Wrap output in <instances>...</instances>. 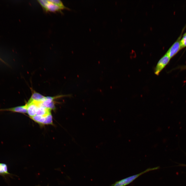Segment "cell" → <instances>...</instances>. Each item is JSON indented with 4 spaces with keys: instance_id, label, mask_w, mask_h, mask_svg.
Instances as JSON below:
<instances>
[{
    "instance_id": "3",
    "label": "cell",
    "mask_w": 186,
    "mask_h": 186,
    "mask_svg": "<svg viewBox=\"0 0 186 186\" xmlns=\"http://www.w3.org/2000/svg\"><path fill=\"white\" fill-rule=\"evenodd\" d=\"M171 58L166 53L159 60L154 69V73L158 75L169 63Z\"/></svg>"
},
{
    "instance_id": "5",
    "label": "cell",
    "mask_w": 186,
    "mask_h": 186,
    "mask_svg": "<svg viewBox=\"0 0 186 186\" xmlns=\"http://www.w3.org/2000/svg\"><path fill=\"white\" fill-rule=\"evenodd\" d=\"M40 102L28 101L27 105V113L30 118L35 115Z\"/></svg>"
},
{
    "instance_id": "14",
    "label": "cell",
    "mask_w": 186,
    "mask_h": 186,
    "mask_svg": "<svg viewBox=\"0 0 186 186\" xmlns=\"http://www.w3.org/2000/svg\"><path fill=\"white\" fill-rule=\"evenodd\" d=\"M178 68L180 69L181 70H184L186 69V66H182L179 67Z\"/></svg>"
},
{
    "instance_id": "10",
    "label": "cell",
    "mask_w": 186,
    "mask_h": 186,
    "mask_svg": "<svg viewBox=\"0 0 186 186\" xmlns=\"http://www.w3.org/2000/svg\"><path fill=\"white\" fill-rule=\"evenodd\" d=\"M47 116H43L35 115L30 118L35 122L40 124L43 125L45 121L46 117Z\"/></svg>"
},
{
    "instance_id": "2",
    "label": "cell",
    "mask_w": 186,
    "mask_h": 186,
    "mask_svg": "<svg viewBox=\"0 0 186 186\" xmlns=\"http://www.w3.org/2000/svg\"><path fill=\"white\" fill-rule=\"evenodd\" d=\"M159 166L153 168H149L138 174L131 176L119 181H117L111 186H125L132 182L133 181L142 175L150 171L159 169Z\"/></svg>"
},
{
    "instance_id": "12",
    "label": "cell",
    "mask_w": 186,
    "mask_h": 186,
    "mask_svg": "<svg viewBox=\"0 0 186 186\" xmlns=\"http://www.w3.org/2000/svg\"><path fill=\"white\" fill-rule=\"evenodd\" d=\"M52 116L51 113H50L46 117L45 121L43 125H52Z\"/></svg>"
},
{
    "instance_id": "9",
    "label": "cell",
    "mask_w": 186,
    "mask_h": 186,
    "mask_svg": "<svg viewBox=\"0 0 186 186\" xmlns=\"http://www.w3.org/2000/svg\"><path fill=\"white\" fill-rule=\"evenodd\" d=\"M32 91V95L29 101L42 102L44 100L45 96L33 90Z\"/></svg>"
},
{
    "instance_id": "15",
    "label": "cell",
    "mask_w": 186,
    "mask_h": 186,
    "mask_svg": "<svg viewBox=\"0 0 186 186\" xmlns=\"http://www.w3.org/2000/svg\"></svg>"
},
{
    "instance_id": "13",
    "label": "cell",
    "mask_w": 186,
    "mask_h": 186,
    "mask_svg": "<svg viewBox=\"0 0 186 186\" xmlns=\"http://www.w3.org/2000/svg\"><path fill=\"white\" fill-rule=\"evenodd\" d=\"M180 45L181 49L186 47V33L183 35L180 40Z\"/></svg>"
},
{
    "instance_id": "7",
    "label": "cell",
    "mask_w": 186,
    "mask_h": 186,
    "mask_svg": "<svg viewBox=\"0 0 186 186\" xmlns=\"http://www.w3.org/2000/svg\"><path fill=\"white\" fill-rule=\"evenodd\" d=\"M5 111L22 113H27V105L26 104L24 105L18 106L8 108L0 109V112Z\"/></svg>"
},
{
    "instance_id": "4",
    "label": "cell",
    "mask_w": 186,
    "mask_h": 186,
    "mask_svg": "<svg viewBox=\"0 0 186 186\" xmlns=\"http://www.w3.org/2000/svg\"><path fill=\"white\" fill-rule=\"evenodd\" d=\"M181 35L168 50L166 53L171 59L181 49L180 40Z\"/></svg>"
},
{
    "instance_id": "1",
    "label": "cell",
    "mask_w": 186,
    "mask_h": 186,
    "mask_svg": "<svg viewBox=\"0 0 186 186\" xmlns=\"http://www.w3.org/2000/svg\"><path fill=\"white\" fill-rule=\"evenodd\" d=\"M38 2L46 12H60L63 9L70 10V9L65 6L60 0H38Z\"/></svg>"
},
{
    "instance_id": "11",
    "label": "cell",
    "mask_w": 186,
    "mask_h": 186,
    "mask_svg": "<svg viewBox=\"0 0 186 186\" xmlns=\"http://www.w3.org/2000/svg\"><path fill=\"white\" fill-rule=\"evenodd\" d=\"M9 174L6 165L4 164L0 163V174L4 175Z\"/></svg>"
},
{
    "instance_id": "6",
    "label": "cell",
    "mask_w": 186,
    "mask_h": 186,
    "mask_svg": "<svg viewBox=\"0 0 186 186\" xmlns=\"http://www.w3.org/2000/svg\"><path fill=\"white\" fill-rule=\"evenodd\" d=\"M65 95H59L53 97H45L44 101L42 102L43 105L51 110L55 108L54 100L59 97L64 96Z\"/></svg>"
},
{
    "instance_id": "8",
    "label": "cell",
    "mask_w": 186,
    "mask_h": 186,
    "mask_svg": "<svg viewBox=\"0 0 186 186\" xmlns=\"http://www.w3.org/2000/svg\"><path fill=\"white\" fill-rule=\"evenodd\" d=\"M51 110L44 106L40 102L36 115L46 116L51 113Z\"/></svg>"
}]
</instances>
